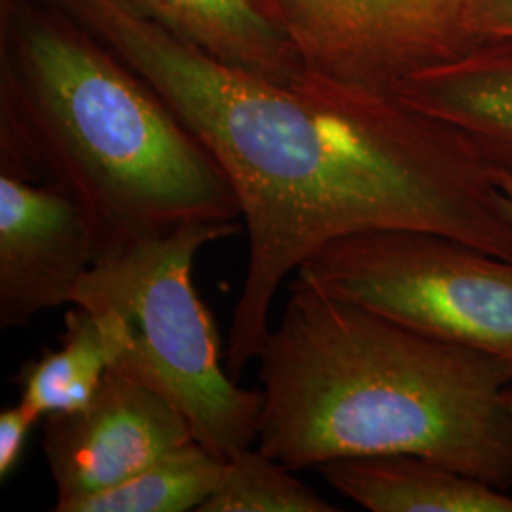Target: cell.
Returning a JSON list of instances; mask_svg holds the SVG:
<instances>
[{
	"instance_id": "13",
	"label": "cell",
	"mask_w": 512,
	"mask_h": 512,
	"mask_svg": "<svg viewBox=\"0 0 512 512\" xmlns=\"http://www.w3.org/2000/svg\"><path fill=\"white\" fill-rule=\"evenodd\" d=\"M224 469V459L198 440H188L126 482L76 503L73 512L200 511L217 490Z\"/></svg>"
},
{
	"instance_id": "18",
	"label": "cell",
	"mask_w": 512,
	"mask_h": 512,
	"mask_svg": "<svg viewBox=\"0 0 512 512\" xmlns=\"http://www.w3.org/2000/svg\"><path fill=\"white\" fill-rule=\"evenodd\" d=\"M505 403H507V408H509L512 416V385L505 391Z\"/></svg>"
},
{
	"instance_id": "1",
	"label": "cell",
	"mask_w": 512,
	"mask_h": 512,
	"mask_svg": "<svg viewBox=\"0 0 512 512\" xmlns=\"http://www.w3.org/2000/svg\"><path fill=\"white\" fill-rule=\"evenodd\" d=\"M116 52L222 167L249 238L226 351L258 359L283 281L330 241L423 230L512 260L494 169L458 128L397 95L310 74L296 86L245 73L147 19Z\"/></svg>"
},
{
	"instance_id": "10",
	"label": "cell",
	"mask_w": 512,
	"mask_h": 512,
	"mask_svg": "<svg viewBox=\"0 0 512 512\" xmlns=\"http://www.w3.org/2000/svg\"><path fill=\"white\" fill-rule=\"evenodd\" d=\"M397 97L458 128L495 169L512 173V40H488L416 74Z\"/></svg>"
},
{
	"instance_id": "7",
	"label": "cell",
	"mask_w": 512,
	"mask_h": 512,
	"mask_svg": "<svg viewBox=\"0 0 512 512\" xmlns=\"http://www.w3.org/2000/svg\"><path fill=\"white\" fill-rule=\"evenodd\" d=\"M194 439L183 414L145 385L109 370L90 403L46 418L42 448L55 512L103 494Z\"/></svg>"
},
{
	"instance_id": "15",
	"label": "cell",
	"mask_w": 512,
	"mask_h": 512,
	"mask_svg": "<svg viewBox=\"0 0 512 512\" xmlns=\"http://www.w3.org/2000/svg\"><path fill=\"white\" fill-rule=\"evenodd\" d=\"M35 418L23 404L18 403L0 412V478L6 480L18 467L27 448V440L35 427Z\"/></svg>"
},
{
	"instance_id": "3",
	"label": "cell",
	"mask_w": 512,
	"mask_h": 512,
	"mask_svg": "<svg viewBox=\"0 0 512 512\" xmlns=\"http://www.w3.org/2000/svg\"><path fill=\"white\" fill-rule=\"evenodd\" d=\"M0 92L33 129L46 183L84 207L97 260L188 222L241 220L215 158L160 95L50 0H0Z\"/></svg>"
},
{
	"instance_id": "9",
	"label": "cell",
	"mask_w": 512,
	"mask_h": 512,
	"mask_svg": "<svg viewBox=\"0 0 512 512\" xmlns=\"http://www.w3.org/2000/svg\"><path fill=\"white\" fill-rule=\"evenodd\" d=\"M203 54L285 86L310 71L268 0H118Z\"/></svg>"
},
{
	"instance_id": "14",
	"label": "cell",
	"mask_w": 512,
	"mask_h": 512,
	"mask_svg": "<svg viewBox=\"0 0 512 512\" xmlns=\"http://www.w3.org/2000/svg\"><path fill=\"white\" fill-rule=\"evenodd\" d=\"M291 473V467L253 446L226 461L217 490L198 512L340 511Z\"/></svg>"
},
{
	"instance_id": "12",
	"label": "cell",
	"mask_w": 512,
	"mask_h": 512,
	"mask_svg": "<svg viewBox=\"0 0 512 512\" xmlns=\"http://www.w3.org/2000/svg\"><path fill=\"white\" fill-rule=\"evenodd\" d=\"M110 365V351L95 317L71 306L65 313L61 348L46 349L19 368V403L38 420L84 408L99 391Z\"/></svg>"
},
{
	"instance_id": "16",
	"label": "cell",
	"mask_w": 512,
	"mask_h": 512,
	"mask_svg": "<svg viewBox=\"0 0 512 512\" xmlns=\"http://www.w3.org/2000/svg\"><path fill=\"white\" fill-rule=\"evenodd\" d=\"M467 25L480 44L488 40H512V0H473Z\"/></svg>"
},
{
	"instance_id": "4",
	"label": "cell",
	"mask_w": 512,
	"mask_h": 512,
	"mask_svg": "<svg viewBox=\"0 0 512 512\" xmlns=\"http://www.w3.org/2000/svg\"><path fill=\"white\" fill-rule=\"evenodd\" d=\"M239 230L238 220L188 222L101 258L71 302L95 317L110 370L162 395L186 418L194 439L224 461L255 446L262 391L239 387L220 365L217 325L192 274L203 247Z\"/></svg>"
},
{
	"instance_id": "17",
	"label": "cell",
	"mask_w": 512,
	"mask_h": 512,
	"mask_svg": "<svg viewBox=\"0 0 512 512\" xmlns=\"http://www.w3.org/2000/svg\"><path fill=\"white\" fill-rule=\"evenodd\" d=\"M494 169V183L499 192V207L505 219L512 224V173L505 169Z\"/></svg>"
},
{
	"instance_id": "8",
	"label": "cell",
	"mask_w": 512,
	"mask_h": 512,
	"mask_svg": "<svg viewBox=\"0 0 512 512\" xmlns=\"http://www.w3.org/2000/svg\"><path fill=\"white\" fill-rule=\"evenodd\" d=\"M97 262L84 207L54 183L0 175V327L18 329L38 313L73 302Z\"/></svg>"
},
{
	"instance_id": "5",
	"label": "cell",
	"mask_w": 512,
	"mask_h": 512,
	"mask_svg": "<svg viewBox=\"0 0 512 512\" xmlns=\"http://www.w3.org/2000/svg\"><path fill=\"white\" fill-rule=\"evenodd\" d=\"M296 281L512 366V260L423 230L330 241Z\"/></svg>"
},
{
	"instance_id": "2",
	"label": "cell",
	"mask_w": 512,
	"mask_h": 512,
	"mask_svg": "<svg viewBox=\"0 0 512 512\" xmlns=\"http://www.w3.org/2000/svg\"><path fill=\"white\" fill-rule=\"evenodd\" d=\"M256 361V446L293 471L412 454L511 490L507 361L296 279Z\"/></svg>"
},
{
	"instance_id": "11",
	"label": "cell",
	"mask_w": 512,
	"mask_h": 512,
	"mask_svg": "<svg viewBox=\"0 0 512 512\" xmlns=\"http://www.w3.org/2000/svg\"><path fill=\"white\" fill-rule=\"evenodd\" d=\"M317 471L372 512H512L509 490L412 454L334 459Z\"/></svg>"
},
{
	"instance_id": "6",
	"label": "cell",
	"mask_w": 512,
	"mask_h": 512,
	"mask_svg": "<svg viewBox=\"0 0 512 512\" xmlns=\"http://www.w3.org/2000/svg\"><path fill=\"white\" fill-rule=\"evenodd\" d=\"M268 2L311 74L385 95L480 44L467 25L473 0Z\"/></svg>"
}]
</instances>
